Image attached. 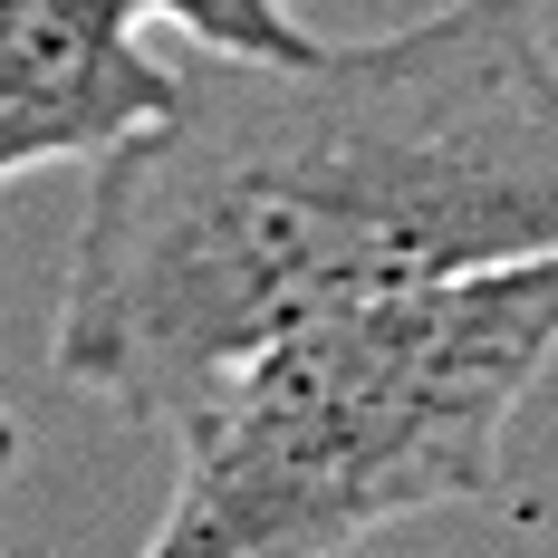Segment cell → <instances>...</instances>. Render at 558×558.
Listing matches in <instances>:
<instances>
[{
  "label": "cell",
  "instance_id": "1",
  "mask_svg": "<svg viewBox=\"0 0 558 558\" xmlns=\"http://www.w3.org/2000/svg\"><path fill=\"white\" fill-rule=\"evenodd\" d=\"M558 251V49L539 0L270 58H183L165 125L97 165L49 356L165 424L251 347L404 279Z\"/></svg>",
  "mask_w": 558,
  "mask_h": 558
},
{
  "label": "cell",
  "instance_id": "2",
  "mask_svg": "<svg viewBox=\"0 0 558 558\" xmlns=\"http://www.w3.org/2000/svg\"><path fill=\"white\" fill-rule=\"evenodd\" d=\"M558 366V251L337 299L173 414L145 558H347L501 492V444Z\"/></svg>",
  "mask_w": 558,
  "mask_h": 558
},
{
  "label": "cell",
  "instance_id": "3",
  "mask_svg": "<svg viewBox=\"0 0 558 558\" xmlns=\"http://www.w3.org/2000/svg\"><path fill=\"white\" fill-rule=\"evenodd\" d=\"M183 58L145 49L116 0H0V183L39 165H107L165 125Z\"/></svg>",
  "mask_w": 558,
  "mask_h": 558
},
{
  "label": "cell",
  "instance_id": "4",
  "mask_svg": "<svg viewBox=\"0 0 558 558\" xmlns=\"http://www.w3.org/2000/svg\"><path fill=\"white\" fill-rule=\"evenodd\" d=\"M116 10H135V20H173L193 49H213V58H270V68H299V58L328 49L289 0H116Z\"/></svg>",
  "mask_w": 558,
  "mask_h": 558
},
{
  "label": "cell",
  "instance_id": "5",
  "mask_svg": "<svg viewBox=\"0 0 558 558\" xmlns=\"http://www.w3.org/2000/svg\"><path fill=\"white\" fill-rule=\"evenodd\" d=\"M0 452H10V462H20V424H10V404H0Z\"/></svg>",
  "mask_w": 558,
  "mask_h": 558
},
{
  "label": "cell",
  "instance_id": "6",
  "mask_svg": "<svg viewBox=\"0 0 558 558\" xmlns=\"http://www.w3.org/2000/svg\"><path fill=\"white\" fill-rule=\"evenodd\" d=\"M0 472H10V452H0Z\"/></svg>",
  "mask_w": 558,
  "mask_h": 558
}]
</instances>
